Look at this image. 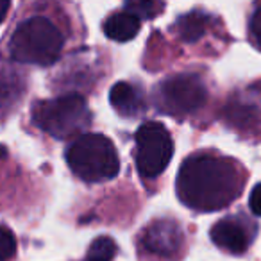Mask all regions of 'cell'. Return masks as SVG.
<instances>
[{"label": "cell", "mask_w": 261, "mask_h": 261, "mask_svg": "<svg viewBox=\"0 0 261 261\" xmlns=\"http://www.w3.org/2000/svg\"><path fill=\"white\" fill-rule=\"evenodd\" d=\"M242 186L236 165L210 154L190 156L177 174L179 199L197 211H217L229 206L240 195Z\"/></svg>", "instance_id": "cell-1"}, {"label": "cell", "mask_w": 261, "mask_h": 261, "mask_svg": "<svg viewBox=\"0 0 261 261\" xmlns=\"http://www.w3.org/2000/svg\"><path fill=\"white\" fill-rule=\"evenodd\" d=\"M163 2L161 0H127L125 13L136 16L138 20H152L161 15Z\"/></svg>", "instance_id": "cell-13"}, {"label": "cell", "mask_w": 261, "mask_h": 261, "mask_svg": "<svg viewBox=\"0 0 261 261\" xmlns=\"http://www.w3.org/2000/svg\"><path fill=\"white\" fill-rule=\"evenodd\" d=\"M140 33V20L129 13H116L104 22V34L113 41H129Z\"/></svg>", "instance_id": "cell-10"}, {"label": "cell", "mask_w": 261, "mask_h": 261, "mask_svg": "<svg viewBox=\"0 0 261 261\" xmlns=\"http://www.w3.org/2000/svg\"><path fill=\"white\" fill-rule=\"evenodd\" d=\"M249 207L256 217H261V182H257L252 188V192H250Z\"/></svg>", "instance_id": "cell-17"}, {"label": "cell", "mask_w": 261, "mask_h": 261, "mask_svg": "<svg viewBox=\"0 0 261 261\" xmlns=\"http://www.w3.org/2000/svg\"><path fill=\"white\" fill-rule=\"evenodd\" d=\"M207 90L195 73H179L168 77L158 90V106L167 115L185 116L204 106Z\"/></svg>", "instance_id": "cell-6"}, {"label": "cell", "mask_w": 261, "mask_h": 261, "mask_svg": "<svg viewBox=\"0 0 261 261\" xmlns=\"http://www.w3.org/2000/svg\"><path fill=\"white\" fill-rule=\"evenodd\" d=\"M116 254V243L109 236H98L88 249L86 261H111Z\"/></svg>", "instance_id": "cell-15"}, {"label": "cell", "mask_w": 261, "mask_h": 261, "mask_svg": "<svg viewBox=\"0 0 261 261\" xmlns=\"http://www.w3.org/2000/svg\"><path fill=\"white\" fill-rule=\"evenodd\" d=\"M225 118L229 120V123H232L238 129H245V127H254L257 122L256 109L250 106L243 104H232L229 109H225Z\"/></svg>", "instance_id": "cell-14"}, {"label": "cell", "mask_w": 261, "mask_h": 261, "mask_svg": "<svg viewBox=\"0 0 261 261\" xmlns=\"http://www.w3.org/2000/svg\"><path fill=\"white\" fill-rule=\"evenodd\" d=\"M0 154H6V149H2V147H0Z\"/></svg>", "instance_id": "cell-20"}, {"label": "cell", "mask_w": 261, "mask_h": 261, "mask_svg": "<svg viewBox=\"0 0 261 261\" xmlns=\"http://www.w3.org/2000/svg\"><path fill=\"white\" fill-rule=\"evenodd\" d=\"M16 252V238L8 227L0 225V261H9Z\"/></svg>", "instance_id": "cell-16"}, {"label": "cell", "mask_w": 261, "mask_h": 261, "mask_svg": "<svg viewBox=\"0 0 261 261\" xmlns=\"http://www.w3.org/2000/svg\"><path fill=\"white\" fill-rule=\"evenodd\" d=\"M9 4H11V0H0V23L4 22V18L8 16Z\"/></svg>", "instance_id": "cell-19"}, {"label": "cell", "mask_w": 261, "mask_h": 261, "mask_svg": "<svg viewBox=\"0 0 261 261\" xmlns=\"http://www.w3.org/2000/svg\"><path fill=\"white\" fill-rule=\"evenodd\" d=\"M250 33H252L256 43L261 47V8L256 9V13L250 18Z\"/></svg>", "instance_id": "cell-18"}, {"label": "cell", "mask_w": 261, "mask_h": 261, "mask_svg": "<svg viewBox=\"0 0 261 261\" xmlns=\"http://www.w3.org/2000/svg\"><path fill=\"white\" fill-rule=\"evenodd\" d=\"M174 156V142L163 123L145 122L136 130V168L147 179L163 174Z\"/></svg>", "instance_id": "cell-5"}, {"label": "cell", "mask_w": 261, "mask_h": 261, "mask_svg": "<svg viewBox=\"0 0 261 261\" xmlns=\"http://www.w3.org/2000/svg\"><path fill=\"white\" fill-rule=\"evenodd\" d=\"M20 93H22L20 77L4 61H0V111L8 109L13 102L18 100Z\"/></svg>", "instance_id": "cell-12"}, {"label": "cell", "mask_w": 261, "mask_h": 261, "mask_svg": "<svg viewBox=\"0 0 261 261\" xmlns=\"http://www.w3.org/2000/svg\"><path fill=\"white\" fill-rule=\"evenodd\" d=\"M61 48L63 34L43 16H34L20 23L9 43L11 58L25 65H52L58 61Z\"/></svg>", "instance_id": "cell-3"}, {"label": "cell", "mask_w": 261, "mask_h": 261, "mask_svg": "<svg viewBox=\"0 0 261 261\" xmlns=\"http://www.w3.org/2000/svg\"><path fill=\"white\" fill-rule=\"evenodd\" d=\"M33 118L40 129L58 140H68L90 125L91 115L83 95L70 93L34 106Z\"/></svg>", "instance_id": "cell-4"}, {"label": "cell", "mask_w": 261, "mask_h": 261, "mask_svg": "<svg viewBox=\"0 0 261 261\" xmlns=\"http://www.w3.org/2000/svg\"><path fill=\"white\" fill-rule=\"evenodd\" d=\"M207 27V16L200 11H192L188 15H182L175 23L179 38L186 43H195L197 40L204 36Z\"/></svg>", "instance_id": "cell-11"}, {"label": "cell", "mask_w": 261, "mask_h": 261, "mask_svg": "<svg viewBox=\"0 0 261 261\" xmlns=\"http://www.w3.org/2000/svg\"><path fill=\"white\" fill-rule=\"evenodd\" d=\"M66 163L79 179L86 182H102L116 177L120 160L113 142L104 135H81L66 149Z\"/></svg>", "instance_id": "cell-2"}, {"label": "cell", "mask_w": 261, "mask_h": 261, "mask_svg": "<svg viewBox=\"0 0 261 261\" xmlns=\"http://www.w3.org/2000/svg\"><path fill=\"white\" fill-rule=\"evenodd\" d=\"M182 243L181 227L174 220H156L143 231L142 245L145 250L161 257H170Z\"/></svg>", "instance_id": "cell-7"}, {"label": "cell", "mask_w": 261, "mask_h": 261, "mask_svg": "<svg viewBox=\"0 0 261 261\" xmlns=\"http://www.w3.org/2000/svg\"><path fill=\"white\" fill-rule=\"evenodd\" d=\"M109 102L113 108L118 111V115L135 118L140 111H143V95L138 88H135L129 83H116L109 91Z\"/></svg>", "instance_id": "cell-9"}, {"label": "cell", "mask_w": 261, "mask_h": 261, "mask_svg": "<svg viewBox=\"0 0 261 261\" xmlns=\"http://www.w3.org/2000/svg\"><path fill=\"white\" fill-rule=\"evenodd\" d=\"M211 240L217 247L231 254H243L250 245V232L240 218L227 217L211 227Z\"/></svg>", "instance_id": "cell-8"}]
</instances>
